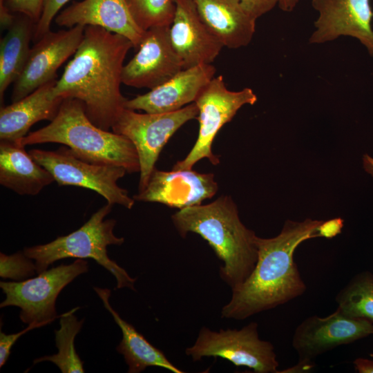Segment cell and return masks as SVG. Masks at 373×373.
<instances>
[{"label": "cell", "mask_w": 373, "mask_h": 373, "mask_svg": "<svg viewBox=\"0 0 373 373\" xmlns=\"http://www.w3.org/2000/svg\"><path fill=\"white\" fill-rule=\"evenodd\" d=\"M218 189L213 173H200L192 169L164 171L155 168L145 189L133 199L182 209L201 204L214 196Z\"/></svg>", "instance_id": "cell-15"}, {"label": "cell", "mask_w": 373, "mask_h": 373, "mask_svg": "<svg viewBox=\"0 0 373 373\" xmlns=\"http://www.w3.org/2000/svg\"><path fill=\"white\" fill-rule=\"evenodd\" d=\"M28 153L52 174L59 186L71 185L93 190L108 203L128 209L134 205L133 198L117 183L127 173L123 167L87 162L75 155L68 147L53 151L32 149Z\"/></svg>", "instance_id": "cell-9"}, {"label": "cell", "mask_w": 373, "mask_h": 373, "mask_svg": "<svg viewBox=\"0 0 373 373\" xmlns=\"http://www.w3.org/2000/svg\"><path fill=\"white\" fill-rule=\"evenodd\" d=\"M105 308L111 313L122 330V338L117 351L124 358L128 373H139L151 366L166 369L173 373L184 372L173 364L158 348L151 344L130 323L124 320L109 303L111 290L94 287Z\"/></svg>", "instance_id": "cell-22"}, {"label": "cell", "mask_w": 373, "mask_h": 373, "mask_svg": "<svg viewBox=\"0 0 373 373\" xmlns=\"http://www.w3.org/2000/svg\"><path fill=\"white\" fill-rule=\"evenodd\" d=\"M35 23L28 17L15 15L0 43V100L9 86L19 78L29 56Z\"/></svg>", "instance_id": "cell-23"}, {"label": "cell", "mask_w": 373, "mask_h": 373, "mask_svg": "<svg viewBox=\"0 0 373 373\" xmlns=\"http://www.w3.org/2000/svg\"><path fill=\"white\" fill-rule=\"evenodd\" d=\"M238 1L256 19L271 11L276 4H278V0Z\"/></svg>", "instance_id": "cell-31"}, {"label": "cell", "mask_w": 373, "mask_h": 373, "mask_svg": "<svg viewBox=\"0 0 373 373\" xmlns=\"http://www.w3.org/2000/svg\"><path fill=\"white\" fill-rule=\"evenodd\" d=\"M77 309L79 307L60 315V328L55 330L57 353L36 358L33 361L34 365L42 361H50L55 363L62 373L84 372L83 361L76 352L74 345L75 336L84 323V319L79 321L74 315Z\"/></svg>", "instance_id": "cell-24"}, {"label": "cell", "mask_w": 373, "mask_h": 373, "mask_svg": "<svg viewBox=\"0 0 373 373\" xmlns=\"http://www.w3.org/2000/svg\"><path fill=\"white\" fill-rule=\"evenodd\" d=\"M56 82L57 79H53L23 98L1 108V140H20L34 124L55 118L64 99L55 93Z\"/></svg>", "instance_id": "cell-19"}, {"label": "cell", "mask_w": 373, "mask_h": 373, "mask_svg": "<svg viewBox=\"0 0 373 373\" xmlns=\"http://www.w3.org/2000/svg\"><path fill=\"white\" fill-rule=\"evenodd\" d=\"M171 220L182 238L192 232L208 242L223 262L219 275L231 291L249 276L258 260L257 236L242 224L231 197L180 209Z\"/></svg>", "instance_id": "cell-3"}, {"label": "cell", "mask_w": 373, "mask_h": 373, "mask_svg": "<svg viewBox=\"0 0 373 373\" xmlns=\"http://www.w3.org/2000/svg\"><path fill=\"white\" fill-rule=\"evenodd\" d=\"M46 325V323H32L24 329L15 334H6L1 331L0 332V367H1L8 359L10 354V350L18 340V338L26 332L42 326Z\"/></svg>", "instance_id": "cell-30"}, {"label": "cell", "mask_w": 373, "mask_h": 373, "mask_svg": "<svg viewBox=\"0 0 373 373\" xmlns=\"http://www.w3.org/2000/svg\"><path fill=\"white\" fill-rule=\"evenodd\" d=\"M370 334L373 321L349 316L337 308L325 317L314 315L303 321L294 330L291 344L298 362L312 363L318 356Z\"/></svg>", "instance_id": "cell-11"}, {"label": "cell", "mask_w": 373, "mask_h": 373, "mask_svg": "<svg viewBox=\"0 0 373 373\" xmlns=\"http://www.w3.org/2000/svg\"><path fill=\"white\" fill-rule=\"evenodd\" d=\"M112 207L113 204L107 203L94 213L79 229L68 235L59 236L44 245L24 248L25 255L35 260L37 273L46 270L59 260L91 258L115 277L117 289L128 288L135 291L134 285L137 278L130 276L124 269L108 256V245H121L124 242V238L114 234L116 220H105Z\"/></svg>", "instance_id": "cell-5"}, {"label": "cell", "mask_w": 373, "mask_h": 373, "mask_svg": "<svg viewBox=\"0 0 373 373\" xmlns=\"http://www.w3.org/2000/svg\"><path fill=\"white\" fill-rule=\"evenodd\" d=\"M88 270V262L77 258L71 264H61L46 269L35 278L21 281H1L0 287L6 298L0 307H19V318L24 323L48 325L60 317L57 315L55 302L61 291Z\"/></svg>", "instance_id": "cell-8"}, {"label": "cell", "mask_w": 373, "mask_h": 373, "mask_svg": "<svg viewBox=\"0 0 373 373\" xmlns=\"http://www.w3.org/2000/svg\"><path fill=\"white\" fill-rule=\"evenodd\" d=\"M175 1V12L169 36L183 68L211 64L223 44L203 22L193 0Z\"/></svg>", "instance_id": "cell-16"}, {"label": "cell", "mask_w": 373, "mask_h": 373, "mask_svg": "<svg viewBox=\"0 0 373 373\" xmlns=\"http://www.w3.org/2000/svg\"><path fill=\"white\" fill-rule=\"evenodd\" d=\"M335 300L345 314L373 321V274L365 271L354 276L338 292Z\"/></svg>", "instance_id": "cell-25"}, {"label": "cell", "mask_w": 373, "mask_h": 373, "mask_svg": "<svg viewBox=\"0 0 373 373\" xmlns=\"http://www.w3.org/2000/svg\"><path fill=\"white\" fill-rule=\"evenodd\" d=\"M323 220H287L280 233L270 238L257 236L258 260L247 280L232 290L221 317L245 320L274 309L303 295L307 286L302 279L294 254L303 242L318 237L316 229Z\"/></svg>", "instance_id": "cell-2"}, {"label": "cell", "mask_w": 373, "mask_h": 373, "mask_svg": "<svg viewBox=\"0 0 373 373\" xmlns=\"http://www.w3.org/2000/svg\"><path fill=\"white\" fill-rule=\"evenodd\" d=\"M26 146L44 143L67 146L87 162L140 172V161L133 144L126 137L104 130L87 117L83 104L74 98L63 99L57 114L46 126L29 133L19 140Z\"/></svg>", "instance_id": "cell-4"}, {"label": "cell", "mask_w": 373, "mask_h": 373, "mask_svg": "<svg viewBox=\"0 0 373 373\" xmlns=\"http://www.w3.org/2000/svg\"><path fill=\"white\" fill-rule=\"evenodd\" d=\"M257 99L251 88L230 90L222 75L213 77L195 101L198 108L197 140L189 154L177 162L173 169H192L193 165L203 158H207L213 165L218 164L220 160L211 150L217 133L225 124L231 121L242 106L254 105Z\"/></svg>", "instance_id": "cell-10"}, {"label": "cell", "mask_w": 373, "mask_h": 373, "mask_svg": "<svg viewBox=\"0 0 373 373\" xmlns=\"http://www.w3.org/2000/svg\"><path fill=\"white\" fill-rule=\"evenodd\" d=\"M355 369L360 373H373V361L358 358L354 361Z\"/></svg>", "instance_id": "cell-33"}, {"label": "cell", "mask_w": 373, "mask_h": 373, "mask_svg": "<svg viewBox=\"0 0 373 373\" xmlns=\"http://www.w3.org/2000/svg\"><path fill=\"white\" fill-rule=\"evenodd\" d=\"M131 48L124 36L99 26H85L80 45L57 80L55 95L79 100L89 119L109 131L125 108L127 99L120 87L124 61Z\"/></svg>", "instance_id": "cell-1"}, {"label": "cell", "mask_w": 373, "mask_h": 373, "mask_svg": "<svg viewBox=\"0 0 373 373\" xmlns=\"http://www.w3.org/2000/svg\"><path fill=\"white\" fill-rule=\"evenodd\" d=\"M21 251L11 255L0 254V276L15 281L29 278L37 273L35 263Z\"/></svg>", "instance_id": "cell-27"}, {"label": "cell", "mask_w": 373, "mask_h": 373, "mask_svg": "<svg viewBox=\"0 0 373 373\" xmlns=\"http://www.w3.org/2000/svg\"><path fill=\"white\" fill-rule=\"evenodd\" d=\"M258 325L251 322L240 329L212 331L202 327L186 355L193 361L213 356L226 359L235 366H245L256 373H278L279 365L274 347L259 337Z\"/></svg>", "instance_id": "cell-7"}, {"label": "cell", "mask_w": 373, "mask_h": 373, "mask_svg": "<svg viewBox=\"0 0 373 373\" xmlns=\"http://www.w3.org/2000/svg\"><path fill=\"white\" fill-rule=\"evenodd\" d=\"M137 26L144 31L169 27L175 12V0H125Z\"/></svg>", "instance_id": "cell-26"}, {"label": "cell", "mask_w": 373, "mask_h": 373, "mask_svg": "<svg viewBox=\"0 0 373 373\" xmlns=\"http://www.w3.org/2000/svg\"><path fill=\"white\" fill-rule=\"evenodd\" d=\"M169 27L153 28L145 32L137 52L123 67L122 84L152 89L184 69L170 41Z\"/></svg>", "instance_id": "cell-13"}, {"label": "cell", "mask_w": 373, "mask_h": 373, "mask_svg": "<svg viewBox=\"0 0 373 373\" xmlns=\"http://www.w3.org/2000/svg\"><path fill=\"white\" fill-rule=\"evenodd\" d=\"M312 5L318 17L309 44L350 36L359 40L373 57V12L370 0H312Z\"/></svg>", "instance_id": "cell-14"}, {"label": "cell", "mask_w": 373, "mask_h": 373, "mask_svg": "<svg viewBox=\"0 0 373 373\" xmlns=\"http://www.w3.org/2000/svg\"><path fill=\"white\" fill-rule=\"evenodd\" d=\"M59 26H95L125 37L137 49L145 32L135 21L125 0H83L62 10L55 19Z\"/></svg>", "instance_id": "cell-18"}, {"label": "cell", "mask_w": 373, "mask_h": 373, "mask_svg": "<svg viewBox=\"0 0 373 373\" xmlns=\"http://www.w3.org/2000/svg\"><path fill=\"white\" fill-rule=\"evenodd\" d=\"M195 102L164 113H139L124 108L111 129L127 137L135 146L140 161L139 192L146 186L161 151L185 123L198 117Z\"/></svg>", "instance_id": "cell-6"}, {"label": "cell", "mask_w": 373, "mask_h": 373, "mask_svg": "<svg viewBox=\"0 0 373 373\" xmlns=\"http://www.w3.org/2000/svg\"><path fill=\"white\" fill-rule=\"evenodd\" d=\"M55 181L19 140L0 142V183L19 195H35Z\"/></svg>", "instance_id": "cell-21"}, {"label": "cell", "mask_w": 373, "mask_h": 373, "mask_svg": "<svg viewBox=\"0 0 373 373\" xmlns=\"http://www.w3.org/2000/svg\"><path fill=\"white\" fill-rule=\"evenodd\" d=\"M365 170L373 176V158L367 154H365L363 158Z\"/></svg>", "instance_id": "cell-35"}, {"label": "cell", "mask_w": 373, "mask_h": 373, "mask_svg": "<svg viewBox=\"0 0 373 373\" xmlns=\"http://www.w3.org/2000/svg\"><path fill=\"white\" fill-rule=\"evenodd\" d=\"M213 65L200 64L182 69L162 84L143 95L127 99L125 108L149 113H164L180 110L195 102L215 77Z\"/></svg>", "instance_id": "cell-17"}, {"label": "cell", "mask_w": 373, "mask_h": 373, "mask_svg": "<svg viewBox=\"0 0 373 373\" xmlns=\"http://www.w3.org/2000/svg\"><path fill=\"white\" fill-rule=\"evenodd\" d=\"M299 0H278L279 8L285 12L292 11Z\"/></svg>", "instance_id": "cell-34"}, {"label": "cell", "mask_w": 373, "mask_h": 373, "mask_svg": "<svg viewBox=\"0 0 373 373\" xmlns=\"http://www.w3.org/2000/svg\"><path fill=\"white\" fill-rule=\"evenodd\" d=\"M85 26L49 31L32 48L19 78L14 83L12 102L56 79L58 68L75 53L84 37Z\"/></svg>", "instance_id": "cell-12"}, {"label": "cell", "mask_w": 373, "mask_h": 373, "mask_svg": "<svg viewBox=\"0 0 373 373\" xmlns=\"http://www.w3.org/2000/svg\"><path fill=\"white\" fill-rule=\"evenodd\" d=\"M70 0H44L39 21L35 25L33 39L37 41L50 31L51 23L59 10Z\"/></svg>", "instance_id": "cell-28"}, {"label": "cell", "mask_w": 373, "mask_h": 373, "mask_svg": "<svg viewBox=\"0 0 373 373\" xmlns=\"http://www.w3.org/2000/svg\"><path fill=\"white\" fill-rule=\"evenodd\" d=\"M344 220L341 218H336L322 221L316 229L318 237L331 239L340 234L343 227Z\"/></svg>", "instance_id": "cell-32"}, {"label": "cell", "mask_w": 373, "mask_h": 373, "mask_svg": "<svg viewBox=\"0 0 373 373\" xmlns=\"http://www.w3.org/2000/svg\"><path fill=\"white\" fill-rule=\"evenodd\" d=\"M44 0H5V4L13 13L24 15L36 24L41 15Z\"/></svg>", "instance_id": "cell-29"}, {"label": "cell", "mask_w": 373, "mask_h": 373, "mask_svg": "<svg viewBox=\"0 0 373 373\" xmlns=\"http://www.w3.org/2000/svg\"><path fill=\"white\" fill-rule=\"evenodd\" d=\"M203 22L224 47L247 46L254 37L257 20L238 0H193Z\"/></svg>", "instance_id": "cell-20"}]
</instances>
